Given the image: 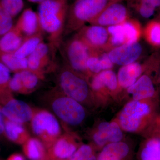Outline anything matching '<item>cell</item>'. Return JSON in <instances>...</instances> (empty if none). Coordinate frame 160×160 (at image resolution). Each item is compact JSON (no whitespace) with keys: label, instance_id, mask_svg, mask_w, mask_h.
<instances>
[{"label":"cell","instance_id":"cell-1","mask_svg":"<svg viewBox=\"0 0 160 160\" xmlns=\"http://www.w3.org/2000/svg\"><path fill=\"white\" fill-rule=\"evenodd\" d=\"M69 0H45L39 4L40 25L49 43L58 49L63 40Z\"/></svg>","mask_w":160,"mask_h":160},{"label":"cell","instance_id":"cell-2","mask_svg":"<svg viewBox=\"0 0 160 160\" xmlns=\"http://www.w3.org/2000/svg\"><path fill=\"white\" fill-rule=\"evenodd\" d=\"M123 0H74L69 5L64 37L78 32L94 20L107 7Z\"/></svg>","mask_w":160,"mask_h":160},{"label":"cell","instance_id":"cell-3","mask_svg":"<svg viewBox=\"0 0 160 160\" xmlns=\"http://www.w3.org/2000/svg\"><path fill=\"white\" fill-rule=\"evenodd\" d=\"M58 49L66 66L86 78L89 77L86 63L92 51L77 35L66 41L63 40Z\"/></svg>","mask_w":160,"mask_h":160},{"label":"cell","instance_id":"cell-4","mask_svg":"<svg viewBox=\"0 0 160 160\" xmlns=\"http://www.w3.org/2000/svg\"><path fill=\"white\" fill-rule=\"evenodd\" d=\"M151 99L136 101L127 103L119 116L121 128L127 132L138 131L154 114V102Z\"/></svg>","mask_w":160,"mask_h":160},{"label":"cell","instance_id":"cell-5","mask_svg":"<svg viewBox=\"0 0 160 160\" xmlns=\"http://www.w3.org/2000/svg\"><path fill=\"white\" fill-rule=\"evenodd\" d=\"M58 89L63 94L82 103L90 94V87L87 78L65 65L57 76Z\"/></svg>","mask_w":160,"mask_h":160},{"label":"cell","instance_id":"cell-6","mask_svg":"<svg viewBox=\"0 0 160 160\" xmlns=\"http://www.w3.org/2000/svg\"><path fill=\"white\" fill-rule=\"evenodd\" d=\"M52 109L62 122L70 126H78L86 118V112L81 103L67 96L57 89L53 91Z\"/></svg>","mask_w":160,"mask_h":160},{"label":"cell","instance_id":"cell-7","mask_svg":"<svg viewBox=\"0 0 160 160\" xmlns=\"http://www.w3.org/2000/svg\"><path fill=\"white\" fill-rule=\"evenodd\" d=\"M31 126L34 134L48 149L61 136L59 122L54 115L43 109L34 110Z\"/></svg>","mask_w":160,"mask_h":160},{"label":"cell","instance_id":"cell-8","mask_svg":"<svg viewBox=\"0 0 160 160\" xmlns=\"http://www.w3.org/2000/svg\"><path fill=\"white\" fill-rule=\"evenodd\" d=\"M57 49L50 43H41L27 58L28 69L44 78L46 72L54 66L53 54Z\"/></svg>","mask_w":160,"mask_h":160},{"label":"cell","instance_id":"cell-9","mask_svg":"<svg viewBox=\"0 0 160 160\" xmlns=\"http://www.w3.org/2000/svg\"><path fill=\"white\" fill-rule=\"evenodd\" d=\"M76 34L92 51L97 52L109 42V35L107 28L98 25L84 26Z\"/></svg>","mask_w":160,"mask_h":160},{"label":"cell","instance_id":"cell-10","mask_svg":"<svg viewBox=\"0 0 160 160\" xmlns=\"http://www.w3.org/2000/svg\"><path fill=\"white\" fill-rule=\"evenodd\" d=\"M129 15L128 8L122 2H118L107 7L89 24L105 27L116 26L128 19Z\"/></svg>","mask_w":160,"mask_h":160},{"label":"cell","instance_id":"cell-11","mask_svg":"<svg viewBox=\"0 0 160 160\" xmlns=\"http://www.w3.org/2000/svg\"><path fill=\"white\" fill-rule=\"evenodd\" d=\"M142 52V46L138 41L112 48L108 54L113 64L122 66L136 62Z\"/></svg>","mask_w":160,"mask_h":160},{"label":"cell","instance_id":"cell-12","mask_svg":"<svg viewBox=\"0 0 160 160\" xmlns=\"http://www.w3.org/2000/svg\"><path fill=\"white\" fill-rule=\"evenodd\" d=\"M2 108L5 118L21 124L31 121L34 114V109L28 104L13 98L6 102Z\"/></svg>","mask_w":160,"mask_h":160},{"label":"cell","instance_id":"cell-13","mask_svg":"<svg viewBox=\"0 0 160 160\" xmlns=\"http://www.w3.org/2000/svg\"><path fill=\"white\" fill-rule=\"evenodd\" d=\"M77 143L71 135H61L47 150L48 160H68L78 149Z\"/></svg>","mask_w":160,"mask_h":160},{"label":"cell","instance_id":"cell-14","mask_svg":"<svg viewBox=\"0 0 160 160\" xmlns=\"http://www.w3.org/2000/svg\"><path fill=\"white\" fill-rule=\"evenodd\" d=\"M123 138L121 127L117 123L103 122L98 126V130L94 133L93 140L98 146H105L107 143L119 142Z\"/></svg>","mask_w":160,"mask_h":160},{"label":"cell","instance_id":"cell-15","mask_svg":"<svg viewBox=\"0 0 160 160\" xmlns=\"http://www.w3.org/2000/svg\"><path fill=\"white\" fill-rule=\"evenodd\" d=\"M14 26L25 38L43 32L38 12L30 8L24 10Z\"/></svg>","mask_w":160,"mask_h":160},{"label":"cell","instance_id":"cell-16","mask_svg":"<svg viewBox=\"0 0 160 160\" xmlns=\"http://www.w3.org/2000/svg\"><path fill=\"white\" fill-rule=\"evenodd\" d=\"M134 100L143 101L153 99L157 94L153 80L147 74L142 75L134 84L127 89Z\"/></svg>","mask_w":160,"mask_h":160},{"label":"cell","instance_id":"cell-17","mask_svg":"<svg viewBox=\"0 0 160 160\" xmlns=\"http://www.w3.org/2000/svg\"><path fill=\"white\" fill-rule=\"evenodd\" d=\"M143 70L142 66L137 62L122 66L117 76L118 85L122 88L128 89L142 76Z\"/></svg>","mask_w":160,"mask_h":160},{"label":"cell","instance_id":"cell-18","mask_svg":"<svg viewBox=\"0 0 160 160\" xmlns=\"http://www.w3.org/2000/svg\"><path fill=\"white\" fill-rule=\"evenodd\" d=\"M118 86L117 76L111 69L103 70L95 75L90 84L91 89L95 92L105 89L114 91L117 89Z\"/></svg>","mask_w":160,"mask_h":160},{"label":"cell","instance_id":"cell-19","mask_svg":"<svg viewBox=\"0 0 160 160\" xmlns=\"http://www.w3.org/2000/svg\"><path fill=\"white\" fill-rule=\"evenodd\" d=\"M25 37L15 26L0 37V53H14L23 43Z\"/></svg>","mask_w":160,"mask_h":160},{"label":"cell","instance_id":"cell-20","mask_svg":"<svg viewBox=\"0 0 160 160\" xmlns=\"http://www.w3.org/2000/svg\"><path fill=\"white\" fill-rule=\"evenodd\" d=\"M4 132L6 137L15 143L23 145L30 138L23 124L12 122L5 118Z\"/></svg>","mask_w":160,"mask_h":160},{"label":"cell","instance_id":"cell-21","mask_svg":"<svg viewBox=\"0 0 160 160\" xmlns=\"http://www.w3.org/2000/svg\"><path fill=\"white\" fill-rule=\"evenodd\" d=\"M129 152V147L123 142L107 144L100 153L98 160H122Z\"/></svg>","mask_w":160,"mask_h":160},{"label":"cell","instance_id":"cell-22","mask_svg":"<svg viewBox=\"0 0 160 160\" xmlns=\"http://www.w3.org/2000/svg\"><path fill=\"white\" fill-rule=\"evenodd\" d=\"M23 150L30 160H48L47 149L38 138L30 137L23 144Z\"/></svg>","mask_w":160,"mask_h":160},{"label":"cell","instance_id":"cell-23","mask_svg":"<svg viewBox=\"0 0 160 160\" xmlns=\"http://www.w3.org/2000/svg\"><path fill=\"white\" fill-rule=\"evenodd\" d=\"M44 34L43 32H41L25 38L19 49L14 52L15 55L20 58H28L35 51L38 46L44 42Z\"/></svg>","mask_w":160,"mask_h":160},{"label":"cell","instance_id":"cell-24","mask_svg":"<svg viewBox=\"0 0 160 160\" xmlns=\"http://www.w3.org/2000/svg\"><path fill=\"white\" fill-rule=\"evenodd\" d=\"M0 62L15 73L28 69L27 58H20L14 53H0Z\"/></svg>","mask_w":160,"mask_h":160},{"label":"cell","instance_id":"cell-25","mask_svg":"<svg viewBox=\"0 0 160 160\" xmlns=\"http://www.w3.org/2000/svg\"><path fill=\"white\" fill-rule=\"evenodd\" d=\"M10 79V70L0 62V103L3 105L13 98L9 88Z\"/></svg>","mask_w":160,"mask_h":160},{"label":"cell","instance_id":"cell-26","mask_svg":"<svg viewBox=\"0 0 160 160\" xmlns=\"http://www.w3.org/2000/svg\"><path fill=\"white\" fill-rule=\"evenodd\" d=\"M142 160H160V138L149 139L141 152Z\"/></svg>","mask_w":160,"mask_h":160},{"label":"cell","instance_id":"cell-27","mask_svg":"<svg viewBox=\"0 0 160 160\" xmlns=\"http://www.w3.org/2000/svg\"><path fill=\"white\" fill-rule=\"evenodd\" d=\"M144 34L150 45L160 48V21L154 20L148 23L145 28Z\"/></svg>","mask_w":160,"mask_h":160},{"label":"cell","instance_id":"cell-28","mask_svg":"<svg viewBox=\"0 0 160 160\" xmlns=\"http://www.w3.org/2000/svg\"><path fill=\"white\" fill-rule=\"evenodd\" d=\"M20 72L24 94L30 93L35 90L38 86L40 80L43 79L38 75L29 69L23 70Z\"/></svg>","mask_w":160,"mask_h":160},{"label":"cell","instance_id":"cell-29","mask_svg":"<svg viewBox=\"0 0 160 160\" xmlns=\"http://www.w3.org/2000/svg\"><path fill=\"white\" fill-rule=\"evenodd\" d=\"M126 39V44L138 42L141 34L139 23L133 20L127 19L122 23Z\"/></svg>","mask_w":160,"mask_h":160},{"label":"cell","instance_id":"cell-30","mask_svg":"<svg viewBox=\"0 0 160 160\" xmlns=\"http://www.w3.org/2000/svg\"><path fill=\"white\" fill-rule=\"evenodd\" d=\"M109 35V45L114 47L126 44V39L122 24L107 27Z\"/></svg>","mask_w":160,"mask_h":160},{"label":"cell","instance_id":"cell-31","mask_svg":"<svg viewBox=\"0 0 160 160\" xmlns=\"http://www.w3.org/2000/svg\"><path fill=\"white\" fill-rule=\"evenodd\" d=\"M131 6L134 7L141 17L148 19L154 14L156 8L149 3L131 0Z\"/></svg>","mask_w":160,"mask_h":160},{"label":"cell","instance_id":"cell-32","mask_svg":"<svg viewBox=\"0 0 160 160\" xmlns=\"http://www.w3.org/2000/svg\"><path fill=\"white\" fill-rule=\"evenodd\" d=\"M0 5L14 18L22 10L24 2L23 0H0Z\"/></svg>","mask_w":160,"mask_h":160},{"label":"cell","instance_id":"cell-33","mask_svg":"<svg viewBox=\"0 0 160 160\" xmlns=\"http://www.w3.org/2000/svg\"><path fill=\"white\" fill-rule=\"evenodd\" d=\"M68 160H96V158L91 146L85 144L78 147Z\"/></svg>","mask_w":160,"mask_h":160},{"label":"cell","instance_id":"cell-34","mask_svg":"<svg viewBox=\"0 0 160 160\" xmlns=\"http://www.w3.org/2000/svg\"><path fill=\"white\" fill-rule=\"evenodd\" d=\"M13 18L0 5V37L13 28Z\"/></svg>","mask_w":160,"mask_h":160},{"label":"cell","instance_id":"cell-35","mask_svg":"<svg viewBox=\"0 0 160 160\" xmlns=\"http://www.w3.org/2000/svg\"><path fill=\"white\" fill-rule=\"evenodd\" d=\"M86 66L90 75L92 74H98L103 71L100 57L98 54L97 52H91L87 60Z\"/></svg>","mask_w":160,"mask_h":160},{"label":"cell","instance_id":"cell-36","mask_svg":"<svg viewBox=\"0 0 160 160\" xmlns=\"http://www.w3.org/2000/svg\"><path fill=\"white\" fill-rule=\"evenodd\" d=\"M9 88L12 92L24 94L22 83L21 79L20 72H16L10 79L9 83Z\"/></svg>","mask_w":160,"mask_h":160},{"label":"cell","instance_id":"cell-37","mask_svg":"<svg viewBox=\"0 0 160 160\" xmlns=\"http://www.w3.org/2000/svg\"><path fill=\"white\" fill-rule=\"evenodd\" d=\"M5 120V117L2 111V108L0 107V135L4 132Z\"/></svg>","mask_w":160,"mask_h":160},{"label":"cell","instance_id":"cell-38","mask_svg":"<svg viewBox=\"0 0 160 160\" xmlns=\"http://www.w3.org/2000/svg\"><path fill=\"white\" fill-rule=\"evenodd\" d=\"M134 1H140V2L149 3L154 6L156 9L160 7V0H134Z\"/></svg>","mask_w":160,"mask_h":160},{"label":"cell","instance_id":"cell-39","mask_svg":"<svg viewBox=\"0 0 160 160\" xmlns=\"http://www.w3.org/2000/svg\"><path fill=\"white\" fill-rule=\"evenodd\" d=\"M7 160H25L22 155L18 153L11 155Z\"/></svg>","mask_w":160,"mask_h":160},{"label":"cell","instance_id":"cell-40","mask_svg":"<svg viewBox=\"0 0 160 160\" xmlns=\"http://www.w3.org/2000/svg\"><path fill=\"white\" fill-rule=\"evenodd\" d=\"M29 2L32 3H36V4H40V3L42 2L45 0H28Z\"/></svg>","mask_w":160,"mask_h":160},{"label":"cell","instance_id":"cell-41","mask_svg":"<svg viewBox=\"0 0 160 160\" xmlns=\"http://www.w3.org/2000/svg\"><path fill=\"white\" fill-rule=\"evenodd\" d=\"M159 79L160 80V58L159 60Z\"/></svg>","mask_w":160,"mask_h":160},{"label":"cell","instance_id":"cell-42","mask_svg":"<svg viewBox=\"0 0 160 160\" xmlns=\"http://www.w3.org/2000/svg\"><path fill=\"white\" fill-rule=\"evenodd\" d=\"M158 125H159V126L160 128V115L159 116V117L158 119Z\"/></svg>","mask_w":160,"mask_h":160},{"label":"cell","instance_id":"cell-43","mask_svg":"<svg viewBox=\"0 0 160 160\" xmlns=\"http://www.w3.org/2000/svg\"><path fill=\"white\" fill-rule=\"evenodd\" d=\"M158 20H159V21H160V15L158 19Z\"/></svg>","mask_w":160,"mask_h":160}]
</instances>
